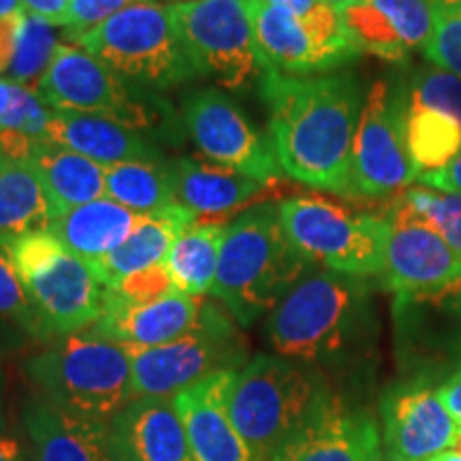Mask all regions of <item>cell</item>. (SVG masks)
Segmentation results:
<instances>
[{
    "label": "cell",
    "instance_id": "cell-1",
    "mask_svg": "<svg viewBox=\"0 0 461 461\" xmlns=\"http://www.w3.org/2000/svg\"><path fill=\"white\" fill-rule=\"evenodd\" d=\"M261 95L282 173L303 186L357 197L353 143L363 96L353 75H286L265 68Z\"/></svg>",
    "mask_w": 461,
    "mask_h": 461
},
{
    "label": "cell",
    "instance_id": "cell-2",
    "mask_svg": "<svg viewBox=\"0 0 461 461\" xmlns=\"http://www.w3.org/2000/svg\"><path fill=\"white\" fill-rule=\"evenodd\" d=\"M374 288L367 278L310 269L267 314L274 355L312 370H344L367 359L376 342Z\"/></svg>",
    "mask_w": 461,
    "mask_h": 461
},
{
    "label": "cell",
    "instance_id": "cell-3",
    "mask_svg": "<svg viewBox=\"0 0 461 461\" xmlns=\"http://www.w3.org/2000/svg\"><path fill=\"white\" fill-rule=\"evenodd\" d=\"M312 267L288 240L278 205L261 203L227 227L212 295L240 327H250Z\"/></svg>",
    "mask_w": 461,
    "mask_h": 461
},
{
    "label": "cell",
    "instance_id": "cell-4",
    "mask_svg": "<svg viewBox=\"0 0 461 461\" xmlns=\"http://www.w3.org/2000/svg\"><path fill=\"white\" fill-rule=\"evenodd\" d=\"M24 374L41 400L82 417L112 420L135 400L129 348L92 330L51 339Z\"/></svg>",
    "mask_w": 461,
    "mask_h": 461
},
{
    "label": "cell",
    "instance_id": "cell-5",
    "mask_svg": "<svg viewBox=\"0 0 461 461\" xmlns=\"http://www.w3.org/2000/svg\"><path fill=\"white\" fill-rule=\"evenodd\" d=\"M73 41L124 82L146 88L169 90L197 75L184 51L173 5L135 3Z\"/></svg>",
    "mask_w": 461,
    "mask_h": 461
},
{
    "label": "cell",
    "instance_id": "cell-6",
    "mask_svg": "<svg viewBox=\"0 0 461 461\" xmlns=\"http://www.w3.org/2000/svg\"><path fill=\"white\" fill-rule=\"evenodd\" d=\"M327 391L319 370L280 355H257L235 376L230 419L252 451L267 461Z\"/></svg>",
    "mask_w": 461,
    "mask_h": 461
},
{
    "label": "cell",
    "instance_id": "cell-7",
    "mask_svg": "<svg viewBox=\"0 0 461 461\" xmlns=\"http://www.w3.org/2000/svg\"><path fill=\"white\" fill-rule=\"evenodd\" d=\"M129 355L132 397H173L221 372L241 370L250 361L238 322L210 302H203L197 322L184 336L152 348H129Z\"/></svg>",
    "mask_w": 461,
    "mask_h": 461
},
{
    "label": "cell",
    "instance_id": "cell-8",
    "mask_svg": "<svg viewBox=\"0 0 461 461\" xmlns=\"http://www.w3.org/2000/svg\"><path fill=\"white\" fill-rule=\"evenodd\" d=\"M278 214L288 240L312 265L359 278L383 274L387 212L357 214L331 199L302 194L278 203Z\"/></svg>",
    "mask_w": 461,
    "mask_h": 461
},
{
    "label": "cell",
    "instance_id": "cell-9",
    "mask_svg": "<svg viewBox=\"0 0 461 461\" xmlns=\"http://www.w3.org/2000/svg\"><path fill=\"white\" fill-rule=\"evenodd\" d=\"M5 250L51 336H71L95 327L107 288L84 258L75 257L51 233L28 235Z\"/></svg>",
    "mask_w": 461,
    "mask_h": 461
},
{
    "label": "cell",
    "instance_id": "cell-10",
    "mask_svg": "<svg viewBox=\"0 0 461 461\" xmlns=\"http://www.w3.org/2000/svg\"><path fill=\"white\" fill-rule=\"evenodd\" d=\"M190 65L229 90L261 82L265 62L252 31L250 0H197L173 5Z\"/></svg>",
    "mask_w": 461,
    "mask_h": 461
},
{
    "label": "cell",
    "instance_id": "cell-11",
    "mask_svg": "<svg viewBox=\"0 0 461 461\" xmlns=\"http://www.w3.org/2000/svg\"><path fill=\"white\" fill-rule=\"evenodd\" d=\"M250 14L265 68L286 75H322L363 54L346 31L339 11L325 3L308 17H297L267 0H250Z\"/></svg>",
    "mask_w": 461,
    "mask_h": 461
},
{
    "label": "cell",
    "instance_id": "cell-12",
    "mask_svg": "<svg viewBox=\"0 0 461 461\" xmlns=\"http://www.w3.org/2000/svg\"><path fill=\"white\" fill-rule=\"evenodd\" d=\"M406 107L403 84L378 79L367 92L353 143L357 197H391L420 176L408 152Z\"/></svg>",
    "mask_w": 461,
    "mask_h": 461
},
{
    "label": "cell",
    "instance_id": "cell-13",
    "mask_svg": "<svg viewBox=\"0 0 461 461\" xmlns=\"http://www.w3.org/2000/svg\"><path fill=\"white\" fill-rule=\"evenodd\" d=\"M34 92L51 112L99 115L131 131L149 129L158 115L112 68L71 43H58Z\"/></svg>",
    "mask_w": 461,
    "mask_h": 461
},
{
    "label": "cell",
    "instance_id": "cell-14",
    "mask_svg": "<svg viewBox=\"0 0 461 461\" xmlns=\"http://www.w3.org/2000/svg\"><path fill=\"white\" fill-rule=\"evenodd\" d=\"M184 122L194 146L212 163L265 184L282 176L272 140L263 137L244 112L218 90L194 92L184 105Z\"/></svg>",
    "mask_w": 461,
    "mask_h": 461
},
{
    "label": "cell",
    "instance_id": "cell-15",
    "mask_svg": "<svg viewBox=\"0 0 461 461\" xmlns=\"http://www.w3.org/2000/svg\"><path fill=\"white\" fill-rule=\"evenodd\" d=\"M431 378L411 376L380 397L384 455L393 461H429L451 451L461 428L436 393Z\"/></svg>",
    "mask_w": 461,
    "mask_h": 461
},
{
    "label": "cell",
    "instance_id": "cell-16",
    "mask_svg": "<svg viewBox=\"0 0 461 461\" xmlns=\"http://www.w3.org/2000/svg\"><path fill=\"white\" fill-rule=\"evenodd\" d=\"M380 445L376 419L330 389L267 461H380Z\"/></svg>",
    "mask_w": 461,
    "mask_h": 461
},
{
    "label": "cell",
    "instance_id": "cell-17",
    "mask_svg": "<svg viewBox=\"0 0 461 461\" xmlns=\"http://www.w3.org/2000/svg\"><path fill=\"white\" fill-rule=\"evenodd\" d=\"M387 216L389 238L380 274L387 291L395 297L423 295L461 280V257L434 227L395 201L387 210Z\"/></svg>",
    "mask_w": 461,
    "mask_h": 461
},
{
    "label": "cell",
    "instance_id": "cell-18",
    "mask_svg": "<svg viewBox=\"0 0 461 461\" xmlns=\"http://www.w3.org/2000/svg\"><path fill=\"white\" fill-rule=\"evenodd\" d=\"M238 372H221L173 395L194 461H263L230 419L229 402Z\"/></svg>",
    "mask_w": 461,
    "mask_h": 461
},
{
    "label": "cell",
    "instance_id": "cell-19",
    "mask_svg": "<svg viewBox=\"0 0 461 461\" xmlns=\"http://www.w3.org/2000/svg\"><path fill=\"white\" fill-rule=\"evenodd\" d=\"M22 425L32 461H122L109 420L62 411L39 395L22 406Z\"/></svg>",
    "mask_w": 461,
    "mask_h": 461
},
{
    "label": "cell",
    "instance_id": "cell-20",
    "mask_svg": "<svg viewBox=\"0 0 461 461\" xmlns=\"http://www.w3.org/2000/svg\"><path fill=\"white\" fill-rule=\"evenodd\" d=\"M203 302L176 291L157 302L129 303L107 288L101 319L90 330L129 348H152L184 336L197 322Z\"/></svg>",
    "mask_w": 461,
    "mask_h": 461
},
{
    "label": "cell",
    "instance_id": "cell-21",
    "mask_svg": "<svg viewBox=\"0 0 461 461\" xmlns=\"http://www.w3.org/2000/svg\"><path fill=\"white\" fill-rule=\"evenodd\" d=\"M109 428L122 461H194L173 397H135Z\"/></svg>",
    "mask_w": 461,
    "mask_h": 461
},
{
    "label": "cell",
    "instance_id": "cell-22",
    "mask_svg": "<svg viewBox=\"0 0 461 461\" xmlns=\"http://www.w3.org/2000/svg\"><path fill=\"white\" fill-rule=\"evenodd\" d=\"M176 177V201L197 218L227 216L250 210L269 186L241 173L203 158H177L171 165Z\"/></svg>",
    "mask_w": 461,
    "mask_h": 461
},
{
    "label": "cell",
    "instance_id": "cell-23",
    "mask_svg": "<svg viewBox=\"0 0 461 461\" xmlns=\"http://www.w3.org/2000/svg\"><path fill=\"white\" fill-rule=\"evenodd\" d=\"M45 141L58 143L103 167L157 158V152L140 132L99 115L51 112Z\"/></svg>",
    "mask_w": 461,
    "mask_h": 461
},
{
    "label": "cell",
    "instance_id": "cell-24",
    "mask_svg": "<svg viewBox=\"0 0 461 461\" xmlns=\"http://www.w3.org/2000/svg\"><path fill=\"white\" fill-rule=\"evenodd\" d=\"M194 222L197 216L180 203H171L163 210L141 216L118 250L90 265L92 272L103 282V286L112 288L126 276L165 263L177 235Z\"/></svg>",
    "mask_w": 461,
    "mask_h": 461
},
{
    "label": "cell",
    "instance_id": "cell-25",
    "mask_svg": "<svg viewBox=\"0 0 461 461\" xmlns=\"http://www.w3.org/2000/svg\"><path fill=\"white\" fill-rule=\"evenodd\" d=\"M140 218L124 205L103 197L56 216L50 233L75 257L92 265L118 250Z\"/></svg>",
    "mask_w": 461,
    "mask_h": 461
},
{
    "label": "cell",
    "instance_id": "cell-26",
    "mask_svg": "<svg viewBox=\"0 0 461 461\" xmlns=\"http://www.w3.org/2000/svg\"><path fill=\"white\" fill-rule=\"evenodd\" d=\"M32 165L48 194L51 216L105 197V167L51 141H39Z\"/></svg>",
    "mask_w": 461,
    "mask_h": 461
},
{
    "label": "cell",
    "instance_id": "cell-27",
    "mask_svg": "<svg viewBox=\"0 0 461 461\" xmlns=\"http://www.w3.org/2000/svg\"><path fill=\"white\" fill-rule=\"evenodd\" d=\"M51 207L32 160L0 157V248L50 233Z\"/></svg>",
    "mask_w": 461,
    "mask_h": 461
},
{
    "label": "cell",
    "instance_id": "cell-28",
    "mask_svg": "<svg viewBox=\"0 0 461 461\" xmlns=\"http://www.w3.org/2000/svg\"><path fill=\"white\" fill-rule=\"evenodd\" d=\"M227 227L229 224L221 222H194L177 235L165 258L176 291L190 297L212 293Z\"/></svg>",
    "mask_w": 461,
    "mask_h": 461
},
{
    "label": "cell",
    "instance_id": "cell-29",
    "mask_svg": "<svg viewBox=\"0 0 461 461\" xmlns=\"http://www.w3.org/2000/svg\"><path fill=\"white\" fill-rule=\"evenodd\" d=\"M105 197L140 216L152 214L177 203L173 169L157 160H131L105 167Z\"/></svg>",
    "mask_w": 461,
    "mask_h": 461
},
{
    "label": "cell",
    "instance_id": "cell-30",
    "mask_svg": "<svg viewBox=\"0 0 461 461\" xmlns=\"http://www.w3.org/2000/svg\"><path fill=\"white\" fill-rule=\"evenodd\" d=\"M406 143L419 173L438 171L461 152V124L434 109L408 103Z\"/></svg>",
    "mask_w": 461,
    "mask_h": 461
},
{
    "label": "cell",
    "instance_id": "cell-31",
    "mask_svg": "<svg viewBox=\"0 0 461 461\" xmlns=\"http://www.w3.org/2000/svg\"><path fill=\"white\" fill-rule=\"evenodd\" d=\"M56 48L58 37L54 26L39 20V17L28 15L24 11L20 34H17L14 60H11L5 79L34 92L45 71H48Z\"/></svg>",
    "mask_w": 461,
    "mask_h": 461
},
{
    "label": "cell",
    "instance_id": "cell-32",
    "mask_svg": "<svg viewBox=\"0 0 461 461\" xmlns=\"http://www.w3.org/2000/svg\"><path fill=\"white\" fill-rule=\"evenodd\" d=\"M339 15H342L346 31L361 51L383 58L387 62H397V65L411 60L412 51L403 45L391 22L366 0H357L348 7L339 9Z\"/></svg>",
    "mask_w": 461,
    "mask_h": 461
},
{
    "label": "cell",
    "instance_id": "cell-33",
    "mask_svg": "<svg viewBox=\"0 0 461 461\" xmlns=\"http://www.w3.org/2000/svg\"><path fill=\"white\" fill-rule=\"evenodd\" d=\"M393 201L434 227L438 235L461 257V194L442 193L428 186H408Z\"/></svg>",
    "mask_w": 461,
    "mask_h": 461
},
{
    "label": "cell",
    "instance_id": "cell-34",
    "mask_svg": "<svg viewBox=\"0 0 461 461\" xmlns=\"http://www.w3.org/2000/svg\"><path fill=\"white\" fill-rule=\"evenodd\" d=\"M0 319L24 331L28 339H34V342L50 344L51 339H56L32 305L5 248H0Z\"/></svg>",
    "mask_w": 461,
    "mask_h": 461
},
{
    "label": "cell",
    "instance_id": "cell-35",
    "mask_svg": "<svg viewBox=\"0 0 461 461\" xmlns=\"http://www.w3.org/2000/svg\"><path fill=\"white\" fill-rule=\"evenodd\" d=\"M408 103L434 109L461 124V77L438 67H420L406 82Z\"/></svg>",
    "mask_w": 461,
    "mask_h": 461
},
{
    "label": "cell",
    "instance_id": "cell-36",
    "mask_svg": "<svg viewBox=\"0 0 461 461\" xmlns=\"http://www.w3.org/2000/svg\"><path fill=\"white\" fill-rule=\"evenodd\" d=\"M378 9L411 51H425L434 37L436 14L428 0H366Z\"/></svg>",
    "mask_w": 461,
    "mask_h": 461
},
{
    "label": "cell",
    "instance_id": "cell-37",
    "mask_svg": "<svg viewBox=\"0 0 461 461\" xmlns=\"http://www.w3.org/2000/svg\"><path fill=\"white\" fill-rule=\"evenodd\" d=\"M423 56L434 67L461 77V9L436 15L434 37Z\"/></svg>",
    "mask_w": 461,
    "mask_h": 461
},
{
    "label": "cell",
    "instance_id": "cell-38",
    "mask_svg": "<svg viewBox=\"0 0 461 461\" xmlns=\"http://www.w3.org/2000/svg\"><path fill=\"white\" fill-rule=\"evenodd\" d=\"M109 291H113L115 295L129 303H149L176 293V285H173L165 263H160L154 265V267L126 276L118 285L109 288Z\"/></svg>",
    "mask_w": 461,
    "mask_h": 461
},
{
    "label": "cell",
    "instance_id": "cell-39",
    "mask_svg": "<svg viewBox=\"0 0 461 461\" xmlns=\"http://www.w3.org/2000/svg\"><path fill=\"white\" fill-rule=\"evenodd\" d=\"M135 3H146V0H71L68 7L67 32L71 39L82 37V34L95 31L103 22Z\"/></svg>",
    "mask_w": 461,
    "mask_h": 461
},
{
    "label": "cell",
    "instance_id": "cell-40",
    "mask_svg": "<svg viewBox=\"0 0 461 461\" xmlns=\"http://www.w3.org/2000/svg\"><path fill=\"white\" fill-rule=\"evenodd\" d=\"M417 182L419 186L442 190V193L461 194V152L447 167H442V169L420 173Z\"/></svg>",
    "mask_w": 461,
    "mask_h": 461
},
{
    "label": "cell",
    "instance_id": "cell-41",
    "mask_svg": "<svg viewBox=\"0 0 461 461\" xmlns=\"http://www.w3.org/2000/svg\"><path fill=\"white\" fill-rule=\"evenodd\" d=\"M68 7H71V0H22V9L28 15L39 17L51 26L67 28Z\"/></svg>",
    "mask_w": 461,
    "mask_h": 461
},
{
    "label": "cell",
    "instance_id": "cell-42",
    "mask_svg": "<svg viewBox=\"0 0 461 461\" xmlns=\"http://www.w3.org/2000/svg\"><path fill=\"white\" fill-rule=\"evenodd\" d=\"M22 17H24V11L0 20V77L3 79L7 77L11 60H14V51H15V43H17V34H20Z\"/></svg>",
    "mask_w": 461,
    "mask_h": 461
},
{
    "label": "cell",
    "instance_id": "cell-43",
    "mask_svg": "<svg viewBox=\"0 0 461 461\" xmlns=\"http://www.w3.org/2000/svg\"><path fill=\"white\" fill-rule=\"evenodd\" d=\"M436 393L440 402L445 403L448 414L455 419V423L461 428V370L448 374L436 387Z\"/></svg>",
    "mask_w": 461,
    "mask_h": 461
},
{
    "label": "cell",
    "instance_id": "cell-44",
    "mask_svg": "<svg viewBox=\"0 0 461 461\" xmlns=\"http://www.w3.org/2000/svg\"><path fill=\"white\" fill-rule=\"evenodd\" d=\"M26 342L28 336L24 331H20L17 327L9 325V322L0 319V357L15 353V350H20Z\"/></svg>",
    "mask_w": 461,
    "mask_h": 461
},
{
    "label": "cell",
    "instance_id": "cell-45",
    "mask_svg": "<svg viewBox=\"0 0 461 461\" xmlns=\"http://www.w3.org/2000/svg\"><path fill=\"white\" fill-rule=\"evenodd\" d=\"M267 3H272V5H276V7L285 9V11H288V14H293L297 17H308L322 5L321 0H267Z\"/></svg>",
    "mask_w": 461,
    "mask_h": 461
},
{
    "label": "cell",
    "instance_id": "cell-46",
    "mask_svg": "<svg viewBox=\"0 0 461 461\" xmlns=\"http://www.w3.org/2000/svg\"><path fill=\"white\" fill-rule=\"evenodd\" d=\"M24 453H22V445L17 438L9 436L7 431H0V461H22Z\"/></svg>",
    "mask_w": 461,
    "mask_h": 461
},
{
    "label": "cell",
    "instance_id": "cell-47",
    "mask_svg": "<svg viewBox=\"0 0 461 461\" xmlns=\"http://www.w3.org/2000/svg\"><path fill=\"white\" fill-rule=\"evenodd\" d=\"M428 3H429V7L434 9L436 15L451 14V11L461 9V0H428Z\"/></svg>",
    "mask_w": 461,
    "mask_h": 461
},
{
    "label": "cell",
    "instance_id": "cell-48",
    "mask_svg": "<svg viewBox=\"0 0 461 461\" xmlns=\"http://www.w3.org/2000/svg\"><path fill=\"white\" fill-rule=\"evenodd\" d=\"M20 11H24L22 9V0H0V20L20 14Z\"/></svg>",
    "mask_w": 461,
    "mask_h": 461
},
{
    "label": "cell",
    "instance_id": "cell-49",
    "mask_svg": "<svg viewBox=\"0 0 461 461\" xmlns=\"http://www.w3.org/2000/svg\"><path fill=\"white\" fill-rule=\"evenodd\" d=\"M448 293H451V302L455 305V310H457L459 319H461V280L459 282H453L451 286H448Z\"/></svg>",
    "mask_w": 461,
    "mask_h": 461
},
{
    "label": "cell",
    "instance_id": "cell-50",
    "mask_svg": "<svg viewBox=\"0 0 461 461\" xmlns=\"http://www.w3.org/2000/svg\"><path fill=\"white\" fill-rule=\"evenodd\" d=\"M3 391H5V380L0 374V431L7 429V419H5V402H3Z\"/></svg>",
    "mask_w": 461,
    "mask_h": 461
},
{
    "label": "cell",
    "instance_id": "cell-51",
    "mask_svg": "<svg viewBox=\"0 0 461 461\" xmlns=\"http://www.w3.org/2000/svg\"><path fill=\"white\" fill-rule=\"evenodd\" d=\"M429 461H461V453H457V451H445V453H440V455H436L434 459H429Z\"/></svg>",
    "mask_w": 461,
    "mask_h": 461
},
{
    "label": "cell",
    "instance_id": "cell-52",
    "mask_svg": "<svg viewBox=\"0 0 461 461\" xmlns=\"http://www.w3.org/2000/svg\"><path fill=\"white\" fill-rule=\"evenodd\" d=\"M321 3H325L327 7H333V9H344V7H348V5H353V3H357V0H321Z\"/></svg>",
    "mask_w": 461,
    "mask_h": 461
},
{
    "label": "cell",
    "instance_id": "cell-53",
    "mask_svg": "<svg viewBox=\"0 0 461 461\" xmlns=\"http://www.w3.org/2000/svg\"><path fill=\"white\" fill-rule=\"evenodd\" d=\"M180 3H197V0H180Z\"/></svg>",
    "mask_w": 461,
    "mask_h": 461
},
{
    "label": "cell",
    "instance_id": "cell-54",
    "mask_svg": "<svg viewBox=\"0 0 461 461\" xmlns=\"http://www.w3.org/2000/svg\"><path fill=\"white\" fill-rule=\"evenodd\" d=\"M380 461H393V459H387V457H380Z\"/></svg>",
    "mask_w": 461,
    "mask_h": 461
},
{
    "label": "cell",
    "instance_id": "cell-55",
    "mask_svg": "<svg viewBox=\"0 0 461 461\" xmlns=\"http://www.w3.org/2000/svg\"><path fill=\"white\" fill-rule=\"evenodd\" d=\"M146 3H152V0H146Z\"/></svg>",
    "mask_w": 461,
    "mask_h": 461
},
{
    "label": "cell",
    "instance_id": "cell-56",
    "mask_svg": "<svg viewBox=\"0 0 461 461\" xmlns=\"http://www.w3.org/2000/svg\"><path fill=\"white\" fill-rule=\"evenodd\" d=\"M22 461H24V459H22Z\"/></svg>",
    "mask_w": 461,
    "mask_h": 461
}]
</instances>
